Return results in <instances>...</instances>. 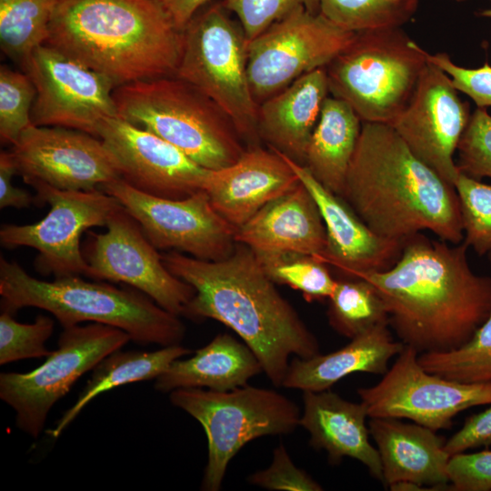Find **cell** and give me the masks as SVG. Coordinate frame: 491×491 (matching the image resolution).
I'll list each match as a JSON object with an SVG mask.
<instances>
[{"label": "cell", "instance_id": "obj_1", "mask_svg": "<svg viewBox=\"0 0 491 491\" xmlns=\"http://www.w3.org/2000/svg\"><path fill=\"white\" fill-rule=\"evenodd\" d=\"M467 249L417 233L394 266L358 277L376 288L389 326L418 354L462 346L491 314V277L473 271Z\"/></svg>", "mask_w": 491, "mask_h": 491}, {"label": "cell", "instance_id": "obj_2", "mask_svg": "<svg viewBox=\"0 0 491 491\" xmlns=\"http://www.w3.org/2000/svg\"><path fill=\"white\" fill-rule=\"evenodd\" d=\"M162 259L195 290L184 316L214 319L232 329L256 354L274 386H282L290 356L309 358L320 353L316 336L247 246L236 243L231 255L217 261L177 251L162 254Z\"/></svg>", "mask_w": 491, "mask_h": 491}, {"label": "cell", "instance_id": "obj_3", "mask_svg": "<svg viewBox=\"0 0 491 491\" xmlns=\"http://www.w3.org/2000/svg\"><path fill=\"white\" fill-rule=\"evenodd\" d=\"M341 197L381 236L406 240L429 231L451 244L464 239L455 185L389 125L363 123Z\"/></svg>", "mask_w": 491, "mask_h": 491}, {"label": "cell", "instance_id": "obj_4", "mask_svg": "<svg viewBox=\"0 0 491 491\" xmlns=\"http://www.w3.org/2000/svg\"><path fill=\"white\" fill-rule=\"evenodd\" d=\"M45 45L116 87L175 75L182 31L160 0H58Z\"/></svg>", "mask_w": 491, "mask_h": 491}, {"label": "cell", "instance_id": "obj_5", "mask_svg": "<svg viewBox=\"0 0 491 491\" xmlns=\"http://www.w3.org/2000/svg\"><path fill=\"white\" fill-rule=\"evenodd\" d=\"M0 296L2 311L14 315L24 307H36L52 314L63 328L83 322L105 324L124 330L140 346L179 345L185 335L179 316L134 287L119 288L80 276L45 281L3 256Z\"/></svg>", "mask_w": 491, "mask_h": 491}, {"label": "cell", "instance_id": "obj_6", "mask_svg": "<svg viewBox=\"0 0 491 491\" xmlns=\"http://www.w3.org/2000/svg\"><path fill=\"white\" fill-rule=\"evenodd\" d=\"M113 98L121 118L157 135L206 169L230 165L246 150L216 105L175 75L116 86Z\"/></svg>", "mask_w": 491, "mask_h": 491}, {"label": "cell", "instance_id": "obj_7", "mask_svg": "<svg viewBox=\"0 0 491 491\" xmlns=\"http://www.w3.org/2000/svg\"><path fill=\"white\" fill-rule=\"evenodd\" d=\"M428 64L401 27L357 32L325 68L329 93L363 123L392 125L412 99Z\"/></svg>", "mask_w": 491, "mask_h": 491}, {"label": "cell", "instance_id": "obj_8", "mask_svg": "<svg viewBox=\"0 0 491 491\" xmlns=\"http://www.w3.org/2000/svg\"><path fill=\"white\" fill-rule=\"evenodd\" d=\"M175 76L214 102L247 147L259 145L258 105L247 75V41L221 3L196 13L182 30Z\"/></svg>", "mask_w": 491, "mask_h": 491}, {"label": "cell", "instance_id": "obj_9", "mask_svg": "<svg viewBox=\"0 0 491 491\" xmlns=\"http://www.w3.org/2000/svg\"><path fill=\"white\" fill-rule=\"evenodd\" d=\"M170 402L203 426L207 439V463L201 489L218 491L229 463L250 441L292 433L299 426L298 406L279 392L253 386L229 391L178 388Z\"/></svg>", "mask_w": 491, "mask_h": 491}, {"label": "cell", "instance_id": "obj_10", "mask_svg": "<svg viewBox=\"0 0 491 491\" xmlns=\"http://www.w3.org/2000/svg\"><path fill=\"white\" fill-rule=\"evenodd\" d=\"M131 337L124 330L100 323L63 328L57 348L25 373L0 374V398L15 413V426L37 438L53 406L74 384Z\"/></svg>", "mask_w": 491, "mask_h": 491}, {"label": "cell", "instance_id": "obj_11", "mask_svg": "<svg viewBox=\"0 0 491 491\" xmlns=\"http://www.w3.org/2000/svg\"><path fill=\"white\" fill-rule=\"evenodd\" d=\"M29 185L36 191L35 201L47 203L50 209L34 224L2 225L1 246L35 249V268L42 275L86 276L89 266L81 249V236L89 228L105 226L110 215L122 204L100 189L70 191L41 182Z\"/></svg>", "mask_w": 491, "mask_h": 491}, {"label": "cell", "instance_id": "obj_12", "mask_svg": "<svg viewBox=\"0 0 491 491\" xmlns=\"http://www.w3.org/2000/svg\"><path fill=\"white\" fill-rule=\"evenodd\" d=\"M319 12L299 7L247 43V75L257 105L326 67L353 40Z\"/></svg>", "mask_w": 491, "mask_h": 491}, {"label": "cell", "instance_id": "obj_13", "mask_svg": "<svg viewBox=\"0 0 491 491\" xmlns=\"http://www.w3.org/2000/svg\"><path fill=\"white\" fill-rule=\"evenodd\" d=\"M418 355L405 345L376 385L357 390L370 418H406L436 432L451 427L460 412L491 405V382L462 383L429 373Z\"/></svg>", "mask_w": 491, "mask_h": 491}, {"label": "cell", "instance_id": "obj_14", "mask_svg": "<svg viewBox=\"0 0 491 491\" xmlns=\"http://www.w3.org/2000/svg\"><path fill=\"white\" fill-rule=\"evenodd\" d=\"M99 189L118 199L157 249L217 261L235 246V227L216 212L205 190L170 199L137 190L122 178Z\"/></svg>", "mask_w": 491, "mask_h": 491}, {"label": "cell", "instance_id": "obj_15", "mask_svg": "<svg viewBox=\"0 0 491 491\" xmlns=\"http://www.w3.org/2000/svg\"><path fill=\"white\" fill-rule=\"evenodd\" d=\"M105 227V233L88 234L83 249L89 266L86 276L126 284L170 313L184 316L195 290L167 269L138 222L121 205Z\"/></svg>", "mask_w": 491, "mask_h": 491}, {"label": "cell", "instance_id": "obj_16", "mask_svg": "<svg viewBox=\"0 0 491 491\" xmlns=\"http://www.w3.org/2000/svg\"><path fill=\"white\" fill-rule=\"evenodd\" d=\"M22 67L36 88L33 125L67 127L96 136L104 119L119 116L113 98L115 84L55 47L39 45Z\"/></svg>", "mask_w": 491, "mask_h": 491}, {"label": "cell", "instance_id": "obj_17", "mask_svg": "<svg viewBox=\"0 0 491 491\" xmlns=\"http://www.w3.org/2000/svg\"><path fill=\"white\" fill-rule=\"evenodd\" d=\"M10 154L16 174L28 185L41 182L60 190L91 191L121 178L104 142L72 128L31 125Z\"/></svg>", "mask_w": 491, "mask_h": 491}, {"label": "cell", "instance_id": "obj_18", "mask_svg": "<svg viewBox=\"0 0 491 491\" xmlns=\"http://www.w3.org/2000/svg\"><path fill=\"white\" fill-rule=\"evenodd\" d=\"M450 77L430 63L408 105L391 125L410 150L446 181L459 175L454 155L470 118Z\"/></svg>", "mask_w": 491, "mask_h": 491}, {"label": "cell", "instance_id": "obj_19", "mask_svg": "<svg viewBox=\"0 0 491 491\" xmlns=\"http://www.w3.org/2000/svg\"><path fill=\"white\" fill-rule=\"evenodd\" d=\"M96 136L115 156L121 178L137 190L170 199L204 190L210 169L157 135L115 116L100 123Z\"/></svg>", "mask_w": 491, "mask_h": 491}, {"label": "cell", "instance_id": "obj_20", "mask_svg": "<svg viewBox=\"0 0 491 491\" xmlns=\"http://www.w3.org/2000/svg\"><path fill=\"white\" fill-rule=\"evenodd\" d=\"M284 156L319 208L326 234L325 253L319 258L322 262L336 268L344 278H358L395 265L406 240L376 234L340 195L322 185L304 165Z\"/></svg>", "mask_w": 491, "mask_h": 491}, {"label": "cell", "instance_id": "obj_21", "mask_svg": "<svg viewBox=\"0 0 491 491\" xmlns=\"http://www.w3.org/2000/svg\"><path fill=\"white\" fill-rule=\"evenodd\" d=\"M299 184L282 154L256 145L246 148L232 165L209 170L204 190L216 212L237 228Z\"/></svg>", "mask_w": 491, "mask_h": 491}, {"label": "cell", "instance_id": "obj_22", "mask_svg": "<svg viewBox=\"0 0 491 491\" xmlns=\"http://www.w3.org/2000/svg\"><path fill=\"white\" fill-rule=\"evenodd\" d=\"M235 240L256 254L296 253L319 259L326 234L314 197L300 182L235 228Z\"/></svg>", "mask_w": 491, "mask_h": 491}, {"label": "cell", "instance_id": "obj_23", "mask_svg": "<svg viewBox=\"0 0 491 491\" xmlns=\"http://www.w3.org/2000/svg\"><path fill=\"white\" fill-rule=\"evenodd\" d=\"M302 398L299 426L308 432L310 446L325 450L331 465L340 464L344 457L359 461L382 482V463L377 448L369 440L364 404L350 402L330 389L304 391Z\"/></svg>", "mask_w": 491, "mask_h": 491}, {"label": "cell", "instance_id": "obj_24", "mask_svg": "<svg viewBox=\"0 0 491 491\" xmlns=\"http://www.w3.org/2000/svg\"><path fill=\"white\" fill-rule=\"evenodd\" d=\"M368 428L380 456L385 486L409 481L433 490H451L447 474L451 456L445 449L446 440L436 431L388 417H371Z\"/></svg>", "mask_w": 491, "mask_h": 491}, {"label": "cell", "instance_id": "obj_25", "mask_svg": "<svg viewBox=\"0 0 491 491\" xmlns=\"http://www.w3.org/2000/svg\"><path fill=\"white\" fill-rule=\"evenodd\" d=\"M328 93L327 75L323 67L302 75L260 103V139L269 148L304 165L307 145Z\"/></svg>", "mask_w": 491, "mask_h": 491}, {"label": "cell", "instance_id": "obj_26", "mask_svg": "<svg viewBox=\"0 0 491 491\" xmlns=\"http://www.w3.org/2000/svg\"><path fill=\"white\" fill-rule=\"evenodd\" d=\"M387 324L378 325L355 336L345 346L329 354L309 358L295 356L288 366L282 386L319 392L329 390L336 382L354 373L384 375L390 359L405 345L395 341Z\"/></svg>", "mask_w": 491, "mask_h": 491}, {"label": "cell", "instance_id": "obj_27", "mask_svg": "<svg viewBox=\"0 0 491 491\" xmlns=\"http://www.w3.org/2000/svg\"><path fill=\"white\" fill-rule=\"evenodd\" d=\"M263 372L253 350L242 340L224 333L185 359H176L157 378L155 389L170 393L178 388L229 391L248 385Z\"/></svg>", "mask_w": 491, "mask_h": 491}, {"label": "cell", "instance_id": "obj_28", "mask_svg": "<svg viewBox=\"0 0 491 491\" xmlns=\"http://www.w3.org/2000/svg\"><path fill=\"white\" fill-rule=\"evenodd\" d=\"M363 122L344 100L327 96L306 147L304 165L341 196Z\"/></svg>", "mask_w": 491, "mask_h": 491}, {"label": "cell", "instance_id": "obj_29", "mask_svg": "<svg viewBox=\"0 0 491 491\" xmlns=\"http://www.w3.org/2000/svg\"><path fill=\"white\" fill-rule=\"evenodd\" d=\"M188 347L179 345L162 346L155 351L118 349L102 359L75 402L46 433L56 439L79 413L95 397L104 392L127 384L148 381L161 376L176 359L192 354Z\"/></svg>", "mask_w": 491, "mask_h": 491}, {"label": "cell", "instance_id": "obj_30", "mask_svg": "<svg viewBox=\"0 0 491 491\" xmlns=\"http://www.w3.org/2000/svg\"><path fill=\"white\" fill-rule=\"evenodd\" d=\"M327 300L326 315L330 326L349 339L378 325H389L383 298L364 278H337Z\"/></svg>", "mask_w": 491, "mask_h": 491}, {"label": "cell", "instance_id": "obj_31", "mask_svg": "<svg viewBox=\"0 0 491 491\" xmlns=\"http://www.w3.org/2000/svg\"><path fill=\"white\" fill-rule=\"evenodd\" d=\"M58 0H0L2 51L23 66L45 44Z\"/></svg>", "mask_w": 491, "mask_h": 491}, {"label": "cell", "instance_id": "obj_32", "mask_svg": "<svg viewBox=\"0 0 491 491\" xmlns=\"http://www.w3.org/2000/svg\"><path fill=\"white\" fill-rule=\"evenodd\" d=\"M419 0H318V12L353 32L401 27L415 15Z\"/></svg>", "mask_w": 491, "mask_h": 491}, {"label": "cell", "instance_id": "obj_33", "mask_svg": "<svg viewBox=\"0 0 491 491\" xmlns=\"http://www.w3.org/2000/svg\"><path fill=\"white\" fill-rule=\"evenodd\" d=\"M418 362L427 372L450 380L491 382V314L462 346L419 354Z\"/></svg>", "mask_w": 491, "mask_h": 491}, {"label": "cell", "instance_id": "obj_34", "mask_svg": "<svg viewBox=\"0 0 491 491\" xmlns=\"http://www.w3.org/2000/svg\"><path fill=\"white\" fill-rule=\"evenodd\" d=\"M256 256L275 284L300 292L308 302L328 299L335 288L336 278L328 266L316 256L296 253Z\"/></svg>", "mask_w": 491, "mask_h": 491}, {"label": "cell", "instance_id": "obj_35", "mask_svg": "<svg viewBox=\"0 0 491 491\" xmlns=\"http://www.w3.org/2000/svg\"><path fill=\"white\" fill-rule=\"evenodd\" d=\"M455 187L459 198L463 242L482 256L491 252V185L459 173Z\"/></svg>", "mask_w": 491, "mask_h": 491}, {"label": "cell", "instance_id": "obj_36", "mask_svg": "<svg viewBox=\"0 0 491 491\" xmlns=\"http://www.w3.org/2000/svg\"><path fill=\"white\" fill-rule=\"evenodd\" d=\"M36 88L26 74L0 66V140L14 145L32 124Z\"/></svg>", "mask_w": 491, "mask_h": 491}, {"label": "cell", "instance_id": "obj_37", "mask_svg": "<svg viewBox=\"0 0 491 491\" xmlns=\"http://www.w3.org/2000/svg\"><path fill=\"white\" fill-rule=\"evenodd\" d=\"M54 320L38 315L30 324L17 322L13 314L0 315V365L18 360L48 356L52 351L45 346L54 331Z\"/></svg>", "mask_w": 491, "mask_h": 491}, {"label": "cell", "instance_id": "obj_38", "mask_svg": "<svg viewBox=\"0 0 491 491\" xmlns=\"http://www.w3.org/2000/svg\"><path fill=\"white\" fill-rule=\"evenodd\" d=\"M456 151L459 173L479 181L491 178V115L486 108L471 114Z\"/></svg>", "mask_w": 491, "mask_h": 491}, {"label": "cell", "instance_id": "obj_39", "mask_svg": "<svg viewBox=\"0 0 491 491\" xmlns=\"http://www.w3.org/2000/svg\"><path fill=\"white\" fill-rule=\"evenodd\" d=\"M221 5L237 17L247 43L299 7L318 12V0H222Z\"/></svg>", "mask_w": 491, "mask_h": 491}, {"label": "cell", "instance_id": "obj_40", "mask_svg": "<svg viewBox=\"0 0 491 491\" xmlns=\"http://www.w3.org/2000/svg\"><path fill=\"white\" fill-rule=\"evenodd\" d=\"M251 485L279 491H321L322 486L306 471L297 467L285 445L280 443L273 451V458L267 468L258 470L247 476Z\"/></svg>", "mask_w": 491, "mask_h": 491}, {"label": "cell", "instance_id": "obj_41", "mask_svg": "<svg viewBox=\"0 0 491 491\" xmlns=\"http://www.w3.org/2000/svg\"><path fill=\"white\" fill-rule=\"evenodd\" d=\"M427 60L442 69L458 92L469 96L477 107H491V65L486 62L477 68H467L455 64L446 53L430 54Z\"/></svg>", "mask_w": 491, "mask_h": 491}, {"label": "cell", "instance_id": "obj_42", "mask_svg": "<svg viewBox=\"0 0 491 491\" xmlns=\"http://www.w3.org/2000/svg\"><path fill=\"white\" fill-rule=\"evenodd\" d=\"M451 490H491V450L458 453L447 465Z\"/></svg>", "mask_w": 491, "mask_h": 491}, {"label": "cell", "instance_id": "obj_43", "mask_svg": "<svg viewBox=\"0 0 491 491\" xmlns=\"http://www.w3.org/2000/svg\"><path fill=\"white\" fill-rule=\"evenodd\" d=\"M491 446V406L466 418L463 426L446 441L450 455Z\"/></svg>", "mask_w": 491, "mask_h": 491}, {"label": "cell", "instance_id": "obj_44", "mask_svg": "<svg viewBox=\"0 0 491 491\" xmlns=\"http://www.w3.org/2000/svg\"><path fill=\"white\" fill-rule=\"evenodd\" d=\"M16 169L10 151L0 153V208L15 207L17 209L30 206L35 198L26 190L13 185V176Z\"/></svg>", "mask_w": 491, "mask_h": 491}, {"label": "cell", "instance_id": "obj_45", "mask_svg": "<svg viewBox=\"0 0 491 491\" xmlns=\"http://www.w3.org/2000/svg\"><path fill=\"white\" fill-rule=\"evenodd\" d=\"M175 25L183 30L186 24L211 0H160Z\"/></svg>", "mask_w": 491, "mask_h": 491}, {"label": "cell", "instance_id": "obj_46", "mask_svg": "<svg viewBox=\"0 0 491 491\" xmlns=\"http://www.w3.org/2000/svg\"><path fill=\"white\" fill-rule=\"evenodd\" d=\"M390 490H397V491H420V490H428L427 488H424L423 486L418 485L414 482L409 481H400L391 484L389 486Z\"/></svg>", "mask_w": 491, "mask_h": 491}, {"label": "cell", "instance_id": "obj_47", "mask_svg": "<svg viewBox=\"0 0 491 491\" xmlns=\"http://www.w3.org/2000/svg\"><path fill=\"white\" fill-rule=\"evenodd\" d=\"M479 15H480V16H483V17L491 18V8L482 10V11L479 13Z\"/></svg>", "mask_w": 491, "mask_h": 491}, {"label": "cell", "instance_id": "obj_48", "mask_svg": "<svg viewBox=\"0 0 491 491\" xmlns=\"http://www.w3.org/2000/svg\"><path fill=\"white\" fill-rule=\"evenodd\" d=\"M486 256H487V258H488V262H489V264L491 266V252H489Z\"/></svg>", "mask_w": 491, "mask_h": 491}, {"label": "cell", "instance_id": "obj_49", "mask_svg": "<svg viewBox=\"0 0 491 491\" xmlns=\"http://www.w3.org/2000/svg\"><path fill=\"white\" fill-rule=\"evenodd\" d=\"M455 1H458V2H460V1H464V0H455Z\"/></svg>", "mask_w": 491, "mask_h": 491}]
</instances>
